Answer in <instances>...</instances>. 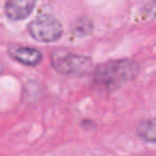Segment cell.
I'll list each match as a JSON object with an SVG mask.
<instances>
[{
	"instance_id": "obj_1",
	"label": "cell",
	"mask_w": 156,
	"mask_h": 156,
	"mask_svg": "<svg viewBox=\"0 0 156 156\" xmlns=\"http://www.w3.org/2000/svg\"><path fill=\"white\" fill-rule=\"evenodd\" d=\"M138 72L139 65L130 58L112 60L95 68L93 83L99 89L112 91L132 80Z\"/></svg>"
},
{
	"instance_id": "obj_2",
	"label": "cell",
	"mask_w": 156,
	"mask_h": 156,
	"mask_svg": "<svg viewBox=\"0 0 156 156\" xmlns=\"http://www.w3.org/2000/svg\"><path fill=\"white\" fill-rule=\"evenodd\" d=\"M51 65L56 72L63 76H84L93 68L90 57L61 49L51 52Z\"/></svg>"
},
{
	"instance_id": "obj_3",
	"label": "cell",
	"mask_w": 156,
	"mask_h": 156,
	"mask_svg": "<svg viewBox=\"0 0 156 156\" xmlns=\"http://www.w3.org/2000/svg\"><path fill=\"white\" fill-rule=\"evenodd\" d=\"M30 37L41 43H52L61 38L63 28L61 22L51 15H40L28 24Z\"/></svg>"
},
{
	"instance_id": "obj_4",
	"label": "cell",
	"mask_w": 156,
	"mask_h": 156,
	"mask_svg": "<svg viewBox=\"0 0 156 156\" xmlns=\"http://www.w3.org/2000/svg\"><path fill=\"white\" fill-rule=\"evenodd\" d=\"M9 55L15 61L30 67L39 65L43 58V55L38 49L32 46H21V45H10Z\"/></svg>"
},
{
	"instance_id": "obj_5",
	"label": "cell",
	"mask_w": 156,
	"mask_h": 156,
	"mask_svg": "<svg viewBox=\"0 0 156 156\" xmlns=\"http://www.w3.org/2000/svg\"><path fill=\"white\" fill-rule=\"evenodd\" d=\"M35 6L33 0H9L5 4V13L12 21L27 18Z\"/></svg>"
},
{
	"instance_id": "obj_6",
	"label": "cell",
	"mask_w": 156,
	"mask_h": 156,
	"mask_svg": "<svg viewBox=\"0 0 156 156\" xmlns=\"http://www.w3.org/2000/svg\"><path fill=\"white\" fill-rule=\"evenodd\" d=\"M138 135L149 143H156V118L141 122L136 127Z\"/></svg>"
},
{
	"instance_id": "obj_7",
	"label": "cell",
	"mask_w": 156,
	"mask_h": 156,
	"mask_svg": "<svg viewBox=\"0 0 156 156\" xmlns=\"http://www.w3.org/2000/svg\"><path fill=\"white\" fill-rule=\"evenodd\" d=\"M93 30V22L87 17H79L72 26V32L76 37H87Z\"/></svg>"
},
{
	"instance_id": "obj_8",
	"label": "cell",
	"mask_w": 156,
	"mask_h": 156,
	"mask_svg": "<svg viewBox=\"0 0 156 156\" xmlns=\"http://www.w3.org/2000/svg\"><path fill=\"white\" fill-rule=\"evenodd\" d=\"M2 72H4V66H2V63L0 62V74H1Z\"/></svg>"
}]
</instances>
